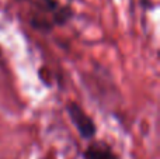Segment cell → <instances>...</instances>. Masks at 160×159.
Returning a JSON list of instances; mask_svg holds the SVG:
<instances>
[{"instance_id": "obj_4", "label": "cell", "mask_w": 160, "mask_h": 159, "mask_svg": "<svg viewBox=\"0 0 160 159\" xmlns=\"http://www.w3.org/2000/svg\"><path fill=\"white\" fill-rule=\"evenodd\" d=\"M41 159H48V158H41Z\"/></svg>"}, {"instance_id": "obj_1", "label": "cell", "mask_w": 160, "mask_h": 159, "mask_svg": "<svg viewBox=\"0 0 160 159\" xmlns=\"http://www.w3.org/2000/svg\"><path fill=\"white\" fill-rule=\"evenodd\" d=\"M31 16L30 25L37 31L49 33L58 25H63L72 17L69 6H63L59 0H30Z\"/></svg>"}, {"instance_id": "obj_2", "label": "cell", "mask_w": 160, "mask_h": 159, "mask_svg": "<svg viewBox=\"0 0 160 159\" xmlns=\"http://www.w3.org/2000/svg\"><path fill=\"white\" fill-rule=\"evenodd\" d=\"M66 113L69 115L70 123L73 124L76 131L79 132L80 138L87 141L94 140L97 134L96 121L86 113V110L80 104H78L76 101H69L66 104Z\"/></svg>"}, {"instance_id": "obj_3", "label": "cell", "mask_w": 160, "mask_h": 159, "mask_svg": "<svg viewBox=\"0 0 160 159\" xmlns=\"http://www.w3.org/2000/svg\"><path fill=\"white\" fill-rule=\"evenodd\" d=\"M83 159H119V156L107 142L96 141L84 149Z\"/></svg>"}]
</instances>
